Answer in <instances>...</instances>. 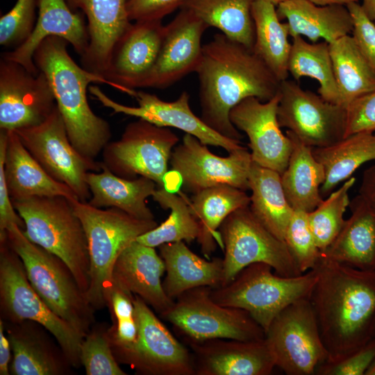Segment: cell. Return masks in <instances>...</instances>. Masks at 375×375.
<instances>
[{
  "instance_id": "6da1fadb",
  "label": "cell",
  "mask_w": 375,
  "mask_h": 375,
  "mask_svg": "<svg viewBox=\"0 0 375 375\" xmlns=\"http://www.w3.org/2000/svg\"><path fill=\"white\" fill-rule=\"evenodd\" d=\"M196 73L201 119L219 134L238 141L243 137L230 121L232 108L248 97L270 100L281 82L253 49L222 33L203 46Z\"/></svg>"
},
{
  "instance_id": "7a4b0ae2",
  "label": "cell",
  "mask_w": 375,
  "mask_h": 375,
  "mask_svg": "<svg viewBox=\"0 0 375 375\" xmlns=\"http://www.w3.org/2000/svg\"><path fill=\"white\" fill-rule=\"evenodd\" d=\"M308 300L328 353L337 361L372 338L375 324V270L343 265L322 256Z\"/></svg>"
},
{
  "instance_id": "3957f363",
  "label": "cell",
  "mask_w": 375,
  "mask_h": 375,
  "mask_svg": "<svg viewBox=\"0 0 375 375\" xmlns=\"http://www.w3.org/2000/svg\"><path fill=\"white\" fill-rule=\"evenodd\" d=\"M68 44L60 37H48L35 50L33 60L49 82L71 143L83 156L95 160L109 142L111 131L108 122L91 109L87 89L92 83L117 87L76 64L68 53Z\"/></svg>"
},
{
  "instance_id": "277c9868",
  "label": "cell",
  "mask_w": 375,
  "mask_h": 375,
  "mask_svg": "<svg viewBox=\"0 0 375 375\" xmlns=\"http://www.w3.org/2000/svg\"><path fill=\"white\" fill-rule=\"evenodd\" d=\"M6 231L35 291L56 315L85 338L95 324V309L72 270L59 257L30 241L17 224L10 225Z\"/></svg>"
},
{
  "instance_id": "5b68a950",
  "label": "cell",
  "mask_w": 375,
  "mask_h": 375,
  "mask_svg": "<svg viewBox=\"0 0 375 375\" xmlns=\"http://www.w3.org/2000/svg\"><path fill=\"white\" fill-rule=\"evenodd\" d=\"M71 201L88 242L90 285L86 297L95 310H101L108 305L112 271L118 256L158 223L136 218L116 208L102 209L78 199Z\"/></svg>"
},
{
  "instance_id": "8992f818",
  "label": "cell",
  "mask_w": 375,
  "mask_h": 375,
  "mask_svg": "<svg viewBox=\"0 0 375 375\" xmlns=\"http://www.w3.org/2000/svg\"><path fill=\"white\" fill-rule=\"evenodd\" d=\"M32 242L62 260L85 294L90 285V256L83 224L71 200L62 196L33 197L12 201Z\"/></svg>"
},
{
  "instance_id": "52a82bcc",
  "label": "cell",
  "mask_w": 375,
  "mask_h": 375,
  "mask_svg": "<svg viewBox=\"0 0 375 375\" xmlns=\"http://www.w3.org/2000/svg\"><path fill=\"white\" fill-rule=\"evenodd\" d=\"M311 269L294 277L282 276L262 262L242 269L228 284L211 290L217 303L248 312L266 332L276 316L290 304L308 298L317 279Z\"/></svg>"
},
{
  "instance_id": "ba28073f",
  "label": "cell",
  "mask_w": 375,
  "mask_h": 375,
  "mask_svg": "<svg viewBox=\"0 0 375 375\" xmlns=\"http://www.w3.org/2000/svg\"><path fill=\"white\" fill-rule=\"evenodd\" d=\"M0 310L4 322L31 320L41 324L53 336L73 367L82 366L80 354L84 337L56 315L35 291L6 233L0 236Z\"/></svg>"
},
{
  "instance_id": "9c48e42d",
  "label": "cell",
  "mask_w": 375,
  "mask_h": 375,
  "mask_svg": "<svg viewBox=\"0 0 375 375\" xmlns=\"http://www.w3.org/2000/svg\"><path fill=\"white\" fill-rule=\"evenodd\" d=\"M211 290L201 286L183 292L160 317L170 322L188 342L265 338V331L248 312L217 303L211 297Z\"/></svg>"
},
{
  "instance_id": "30bf717a",
  "label": "cell",
  "mask_w": 375,
  "mask_h": 375,
  "mask_svg": "<svg viewBox=\"0 0 375 375\" xmlns=\"http://www.w3.org/2000/svg\"><path fill=\"white\" fill-rule=\"evenodd\" d=\"M219 232L224 244V286L247 266L256 262L269 265L277 274H302L284 240L269 231L253 215L249 206L231 213Z\"/></svg>"
},
{
  "instance_id": "8fae6325",
  "label": "cell",
  "mask_w": 375,
  "mask_h": 375,
  "mask_svg": "<svg viewBox=\"0 0 375 375\" xmlns=\"http://www.w3.org/2000/svg\"><path fill=\"white\" fill-rule=\"evenodd\" d=\"M178 141L167 127L138 118L126 126L119 140L106 144L101 163L118 176L147 177L162 188L171 154Z\"/></svg>"
},
{
  "instance_id": "7c38bea8",
  "label": "cell",
  "mask_w": 375,
  "mask_h": 375,
  "mask_svg": "<svg viewBox=\"0 0 375 375\" xmlns=\"http://www.w3.org/2000/svg\"><path fill=\"white\" fill-rule=\"evenodd\" d=\"M276 366L288 375H313L328 360L317 322L308 298L284 308L265 332Z\"/></svg>"
},
{
  "instance_id": "4fadbf2b",
  "label": "cell",
  "mask_w": 375,
  "mask_h": 375,
  "mask_svg": "<svg viewBox=\"0 0 375 375\" xmlns=\"http://www.w3.org/2000/svg\"><path fill=\"white\" fill-rule=\"evenodd\" d=\"M15 131L51 177L69 186L79 201L90 200L91 193L86 181L87 174L100 172L101 162L87 159L74 147L57 106L40 124Z\"/></svg>"
},
{
  "instance_id": "5bb4252c",
  "label": "cell",
  "mask_w": 375,
  "mask_h": 375,
  "mask_svg": "<svg viewBox=\"0 0 375 375\" xmlns=\"http://www.w3.org/2000/svg\"><path fill=\"white\" fill-rule=\"evenodd\" d=\"M135 344L115 353L119 363L144 375H195L193 355L170 333L139 296L134 294Z\"/></svg>"
},
{
  "instance_id": "9a60e30c",
  "label": "cell",
  "mask_w": 375,
  "mask_h": 375,
  "mask_svg": "<svg viewBox=\"0 0 375 375\" xmlns=\"http://www.w3.org/2000/svg\"><path fill=\"white\" fill-rule=\"evenodd\" d=\"M277 117L288 128L312 148L331 146L345 137L347 108L332 103L319 94L306 90L294 81H282Z\"/></svg>"
},
{
  "instance_id": "2e32d148",
  "label": "cell",
  "mask_w": 375,
  "mask_h": 375,
  "mask_svg": "<svg viewBox=\"0 0 375 375\" xmlns=\"http://www.w3.org/2000/svg\"><path fill=\"white\" fill-rule=\"evenodd\" d=\"M252 162L251 152L244 147L220 157L188 133L174 148L169 160L172 171L178 174L185 190L193 194L219 184L249 190Z\"/></svg>"
},
{
  "instance_id": "e0dca14e",
  "label": "cell",
  "mask_w": 375,
  "mask_h": 375,
  "mask_svg": "<svg viewBox=\"0 0 375 375\" xmlns=\"http://www.w3.org/2000/svg\"><path fill=\"white\" fill-rule=\"evenodd\" d=\"M56 103L46 75L33 74L22 65L0 59V129L16 131L37 126Z\"/></svg>"
},
{
  "instance_id": "ac0fdd59",
  "label": "cell",
  "mask_w": 375,
  "mask_h": 375,
  "mask_svg": "<svg viewBox=\"0 0 375 375\" xmlns=\"http://www.w3.org/2000/svg\"><path fill=\"white\" fill-rule=\"evenodd\" d=\"M89 92L113 113H123L146 120L160 127H174L197 138L202 144L220 147L228 153L243 147L241 141L228 138L210 128L190 107L189 94L184 91L173 101H165L156 94L136 91L138 107L121 104L108 97L98 86H89Z\"/></svg>"
},
{
  "instance_id": "d6986e66",
  "label": "cell",
  "mask_w": 375,
  "mask_h": 375,
  "mask_svg": "<svg viewBox=\"0 0 375 375\" xmlns=\"http://www.w3.org/2000/svg\"><path fill=\"white\" fill-rule=\"evenodd\" d=\"M208 28L192 12L181 8L165 26L156 61L137 88H165L196 72L201 60L202 35Z\"/></svg>"
},
{
  "instance_id": "ffe728a7",
  "label": "cell",
  "mask_w": 375,
  "mask_h": 375,
  "mask_svg": "<svg viewBox=\"0 0 375 375\" xmlns=\"http://www.w3.org/2000/svg\"><path fill=\"white\" fill-rule=\"evenodd\" d=\"M279 101V90L265 102L248 97L232 108L229 119L238 130L247 135L253 162L281 174L288 166L292 144L278 121Z\"/></svg>"
},
{
  "instance_id": "44dd1931",
  "label": "cell",
  "mask_w": 375,
  "mask_h": 375,
  "mask_svg": "<svg viewBox=\"0 0 375 375\" xmlns=\"http://www.w3.org/2000/svg\"><path fill=\"white\" fill-rule=\"evenodd\" d=\"M164 31L162 20L131 24L113 48L104 77L134 97L135 89L156 61Z\"/></svg>"
},
{
  "instance_id": "7402d4cb",
  "label": "cell",
  "mask_w": 375,
  "mask_h": 375,
  "mask_svg": "<svg viewBox=\"0 0 375 375\" xmlns=\"http://www.w3.org/2000/svg\"><path fill=\"white\" fill-rule=\"evenodd\" d=\"M188 342L193 351L195 375H269L276 367L265 338Z\"/></svg>"
},
{
  "instance_id": "603a6c76",
  "label": "cell",
  "mask_w": 375,
  "mask_h": 375,
  "mask_svg": "<svg viewBox=\"0 0 375 375\" xmlns=\"http://www.w3.org/2000/svg\"><path fill=\"white\" fill-rule=\"evenodd\" d=\"M38 17L28 38L16 49L1 55L35 75L40 71L33 60L34 53L47 38L57 36L65 40L81 58L86 53L90 42L83 15L74 12L65 0H38Z\"/></svg>"
},
{
  "instance_id": "cb8c5ba5",
  "label": "cell",
  "mask_w": 375,
  "mask_h": 375,
  "mask_svg": "<svg viewBox=\"0 0 375 375\" xmlns=\"http://www.w3.org/2000/svg\"><path fill=\"white\" fill-rule=\"evenodd\" d=\"M12 352V375H65L73 367L58 344L38 322L24 320L4 322Z\"/></svg>"
},
{
  "instance_id": "d4e9b609",
  "label": "cell",
  "mask_w": 375,
  "mask_h": 375,
  "mask_svg": "<svg viewBox=\"0 0 375 375\" xmlns=\"http://www.w3.org/2000/svg\"><path fill=\"white\" fill-rule=\"evenodd\" d=\"M65 1L73 11L81 9L88 19L90 42L86 53L81 58L82 67L104 77L115 45L131 24L128 0Z\"/></svg>"
},
{
  "instance_id": "484cf974",
  "label": "cell",
  "mask_w": 375,
  "mask_h": 375,
  "mask_svg": "<svg viewBox=\"0 0 375 375\" xmlns=\"http://www.w3.org/2000/svg\"><path fill=\"white\" fill-rule=\"evenodd\" d=\"M165 263L154 247L134 241L119 254L112 271V285L139 296L160 316L174 300L165 293L161 277Z\"/></svg>"
},
{
  "instance_id": "4316f807",
  "label": "cell",
  "mask_w": 375,
  "mask_h": 375,
  "mask_svg": "<svg viewBox=\"0 0 375 375\" xmlns=\"http://www.w3.org/2000/svg\"><path fill=\"white\" fill-rule=\"evenodd\" d=\"M4 160L7 190L11 201L33 197L62 196L78 199L67 185L51 177L22 144L15 131H7Z\"/></svg>"
},
{
  "instance_id": "83f0119b",
  "label": "cell",
  "mask_w": 375,
  "mask_h": 375,
  "mask_svg": "<svg viewBox=\"0 0 375 375\" xmlns=\"http://www.w3.org/2000/svg\"><path fill=\"white\" fill-rule=\"evenodd\" d=\"M280 20L286 19L290 35L323 39L331 43L351 35L353 19L344 5L317 6L308 0H285L276 6Z\"/></svg>"
},
{
  "instance_id": "f1b7e54d",
  "label": "cell",
  "mask_w": 375,
  "mask_h": 375,
  "mask_svg": "<svg viewBox=\"0 0 375 375\" xmlns=\"http://www.w3.org/2000/svg\"><path fill=\"white\" fill-rule=\"evenodd\" d=\"M158 247L166 272L162 286L170 299L175 300L183 292L197 287L215 289L222 285V258H201L183 241L165 243Z\"/></svg>"
},
{
  "instance_id": "f546056e",
  "label": "cell",
  "mask_w": 375,
  "mask_h": 375,
  "mask_svg": "<svg viewBox=\"0 0 375 375\" xmlns=\"http://www.w3.org/2000/svg\"><path fill=\"white\" fill-rule=\"evenodd\" d=\"M349 207L351 216L322 254L356 269L375 270V212L358 194L350 201Z\"/></svg>"
},
{
  "instance_id": "4dcf8cb0",
  "label": "cell",
  "mask_w": 375,
  "mask_h": 375,
  "mask_svg": "<svg viewBox=\"0 0 375 375\" xmlns=\"http://www.w3.org/2000/svg\"><path fill=\"white\" fill-rule=\"evenodd\" d=\"M86 181L91 193L88 201L90 205L100 208H116L138 219H154L147 205V199L157 189L153 180L144 176L122 178L101 163V170L89 172Z\"/></svg>"
},
{
  "instance_id": "1f68e13d",
  "label": "cell",
  "mask_w": 375,
  "mask_h": 375,
  "mask_svg": "<svg viewBox=\"0 0 375 375\" xmlns=\"http://www.w3.org/2000/svg\"><path fill=\"white\" fill-rule=\"evenodd\" d=\"M190 210L199 225L197 242L204 257L210 259L217 244L224 250L218 231L224 220L235 210L249 206L250 196L235 187L219 184L205 188L192 197Z\"/></svg>"
},
{
  "instance_id": "d6a6232c",
  "label": "cell",
  "mask_w": 375,
  "mask_h": 375,
  "mask_svg": "<svg viewBox=\"0 0 375 375\" xmlns=\"http://www.w3.org/2000/svg\"><path fill=\"white\" fill-rule=\"evenodd\" d=\"M292 149L288 166L281 174L286 198L294 211L309 212L322 201L320 188L326 178L325 169L312 153V148L303 143L289 131Z\"/></svg>"
},
{
  "instance_id": "836d02e7",
  "label": "cell",
  "mask_w": 375,
  "mask_h": 375,
  "mask_svg": "<svg viewBox=\"0 0 375 375\" xmlns=\"http://www.w3.org/2000/svg\"><path fill=\"white\" fill-rule=\"evenodd\" d=\"M249 185L251 211L269 231L284 240L294 210L285 194L281 174L253 162Z\"/></svg>"
},
{
  "instance_id": "e575fe53",
  "label": "cell",
  "mask_w": 375,
  "mask_h": 375,
  "mask_svg": "<svg viewBox=\"0 0 375 375\" xmlns=\"http://www.w3.org/2000/svg\"><path fill=\"white\" fill-rule=\"evenodd\" d=\"M312 153L324 167L326 178L320 192L327 196L361 165L375 160V132L356 133L331 146L312 148Z\"/></svg>"
},
{
  "instance_id": "d590c367",
  "label": "cell",
  "mask_w": 375,
  "mask_h": 375,
  "mask_svg": "<svg viewBox=\"0 0 375 375\" xmlns=\"http://www.w3.org/2000/svg\"><path fill=\"white\" fill-rule=\"evenodd\" d=\"M255 28L253 51L280 81L288 79L292 43L286 22H281L276 6L269 0H255L252 6Z\"/></svg>"
},
{
  "instance_id": "8d00e7d4",
  "label": "cell",
  "mask_w": 375,
  "mask_h": 375,
  "mask_svg": "<svg viewBox=\"0 0 375 375\" xmlns=\"http://www.w3.org/2000/svg\"><path fill=\"white\" fill-rule=\"evenodd\" d=\"M340 106L347 108L357 99L375 90V72L357 47L351 35L329 43Z\"/></svg>"
},
{
  "instance_id": "74e56055",
  "label": "cell",
  "mask_w": 375,
  "mask_h": 375,
  "mask_svg": "<svg viewBox=\"0 0 375 375\" xmlns=\"http://www.w3.org/2000/svg\"><path fill=\"white\" fill-rule=\"evenodd\" d=\"M254 1L185 0L181 8L192 12L208 27H215L228 38L253 49L255 28L251 10Z\"/></svg>"
},
{
  "instance_id": "f35d334b",
  "label": "cell",
  "mask_w": 375,
  "mask_h": 375,
  "mask_svg": "<svg viewBox=\"0 0 375 375\" xmlns=\"http://www.w3.org/2000/svg\"><path fill=\"white\" fill-rule=\"evenodd\" d=\"M288 72L295 81L302 77L315 79L319 85L318 94L327 101L340 106L329 44L326 42H308L302 36L293 37Z\"/></svg>"
},
{
  "instance_id": "ab89813d",
  "label": "cell",
  "mask_w": 375,
  "mask_h": 375,
  "mask_svg": "<svg viewBox=\"0 0 375 375\" xmlns=\"http://www.w3.org/2000/svg\"><path fill=\"white\" fill-rule=\"evenodd\" d=\"M152 199L162 208L169 209L170 214L165 222L139 236L136 241L155 248L165 243L180 241L190 243L197 239L199 225L188 200L164 188H157Z\"/></svg>"
},
{
  "instance_id": "60d3db41",
  "label": "cell",
  "mask_w": 375,
  "mask_h": 375,
  "mask_svg": "<svg viewBox=\"0 0 375 375\" xmlns=\"http://www.w3.org/2000/svg\"><path fill=\"white\" fill-rule=\"evenodd\" d=\"M356 181L355 177L349 178L313 210L307 212L310 231L322 253L331 245L344 225V215L351 201L349 192Z\"/></svg>"
},
{
  "instance_id": "b9f144b4",
  "label": "cell",
  "mask_w": 375,
  "mask_h": 375,
  "mask_svg": "<svg viewBox=\"0 0 375 375\" xmlns=\"http://www.w3.org/2000/svg\"><path fill=\"white\" fill-rule=\"evenodd\" d=\"M108 326L94 324L83 338L80 358L87 375H126L112 353Z\"/></svg>"
},
{
  "instance_id": "7bdbcfd3",
  "label": "cell",
  "mask_w": 375,
  "mask_h": 375,
  "mask_svg": "<svg viewBox=\"0 0 375 375\" xmlns=\"http://www.w3.org/2000/svg\"><path fill=\"white\" fill-rule=\"evenodd\" d=\"M284 241L302 274L316 267L322 257V252L310 231L307 212L294 211Z\"/></svg>"
},
{
  "instance_id": "ee69618b",
  "label": "cell",
  "mask_w": 375,
  "mask_h": 375,
  "mask_svg": "<svg viewBox=\"0 0 375 375\" xmlns=\"http://www.w3.org/2000/svg\"><path fill=\"white\" fill-rule=\"evenodd\" d=\"M36 2L37 0H17L12 8L1 17V46L15 49L28 38L35 25Z\"/></svg>"
},
{
  "instance_id": "f6af8a7d",
  "label": "cell",
  "mask_w": 375,
  "mask_h": 375,
  "mask_svg": "<svg viewBox=\"0 0 375 375\" xmlns=\"http://www.w3.org/2000/svg\"><path fill=\"white\" fill-rule=\"evenodd\" d=\"M375 358V338L358 350L337 361L319 365L316 375H365Z\"/></svg>"
},
{
  "instance_id": "bcb514c9",
  "label": "cell",
  "mask_w": 375,
  "mask_h": 375,
  "mask_svg": "<svg viewBox=\"0 0 375 375\" xmlns=\"http://www.w3.org/2000/svg\"><path fill=\"white\" fill-rule=\"evenodd\" d=\"M346 6L353 19L351 35L361 54L375 72V24L366 16L358 2Z\"/></svg>"
},
{
  "instance_id": "7dc6e473",
  "label": "cell",
  "mask_w": 375,
  "mask_h": 375,
  "mask_svg": "<svg viewBox=\"0 0 375 375\" xmlns=\"http://www.w3.org/2000/svg\"><path fill=\"white\" fill-rule=\"evenodd\" d=\"M363 131L375 132V90L357 99L347 108L345 137Z\"/></svg>"
},
{
  "instance_id": "c3c4849f",
  "label": "cell",
  "mask_w": 375,
  "mask_h": 375,
  "mask_svg": "<svg viewBox=\"0 0 375 375\" xmlns=\"http://www.w3.org/2000/svg\"><path fill=\"white\" fill-rule=\"evenodd\" d=\"M7 131H0V235L6 233L8 227L17 224L23 231L25 224L13 206L7 190L4 160L7 146Z\"/></svg>"
},
{
  "instance_id": "681fc988",
  "label": "cell",
  "mask_w": 375,
  "mask_h": 375,
  "mask_svg": "<svg viewBox=\"0 0 375 375\" xmlns=\"http://www.w3.org/2000/svg\"><path fill=\"white\" fill-rule=\"evenodd\" d=\"M185 0H128L127 12L130 21L162 20L181 8Z\"/></svg>"
},
{
  "instance_id": "f907efd6",
  "label": "cell",
  "mask_w": 375,
  "mask_h": 375,
  "mask_svg": "<svg viewBox=\"0 0 375 375\" xmlns=\"http://www.w3.org/2000/svg\"><path fill=\"white\" fill-rule=\"evenodd\" d=\"M133 296V294L126 292L117 285H112L108 307L110 309L113 322L119 319L134 317Z\"/></svg>"
},
{
  "instance_id": "816d5d0a",
  "label": "cell",
  "mask_w": 375,
  "mask_h": 375,
  "mask_svg": "<svg viewBox=\"0 0 375 375\" xmlns=\"http://www.w3.org/2000/svg\"><path fill=\"white\" fill-rule=\"evenodd\" d=\"M358 195L375 212V165L363 172Z\"/></svg>"
},
{
  "instance_id": "f5cc1de1",
  "label": "cell",
  "mask_w": 375,
  "mask_h": 375,
  "mask_svg": "<svg viewBox=\"0 0 375 375\" xmlns=\"http://www.w3.org/2000/svg\"><path fill=\"white\" fill-rule=\"evenodd\" d=\"M4 331L3 322L0 319V374L9 375V363L11 362L10 351L12 349L9 340Z\"/></svg>"
},
{
  "instance_id": "db71d44e",
  "label": "cell",
  "mask_w": 375,
  "mask_h": 375,
  "mask_svg": "<svg viewBox=\"0 0 375 375\" xmlns=\"http://www.w3.org/2000/svg\"><path fill=\"white\" fill-rule=\"evenodd\" d=\"M360 5L366 16L372 21H375V0H362Z\"/></svg>"
},
{
  "instance_id": "11a10c76",
  "label": "cell",
  "mask_w": 375,
  "mask_h": 375,
  "mask_svg": "<svg viewBox=\"0 0 375 375\" xmlns=\"http://www.w3.org/2000/svg\"><path fill=\"white\" fill-rule=\"evenodd\" d=\"M310 2L317 6H328V5H347L352 2H358L359 0H308Z\"/></svg>"
},
{
  "instance_id": "9f6ffc18",
  "label": "cell",
  "mask_w": 375,
  "mask_h": 375,
  "mask_svg": "<svg viewBox=\"0 0 375 375\" xmlns=\"http://www.w3.org/2000/svg\"><path fill=\"white\" fill-rule=\"evenodd\" d=\"M365 375H375V358H374Z\"/></svg>"
},
{
  "instance_id": "6f0895ef",
  "label": "cell",
  "mask_w": 375,
  "mask_h": 375,
  "mask_svg": "<svg viewBox=\"0 0 375 375\" xmlns=\"http://www.w3.org/2000/svg\"><path fill=\"white\" fill-rule=\"evenodd\" d=\"M269 1H272L273 3L277 6L278 3H280L282 1H284L285 0H269Z\"/></svg>"
},
{
  "instance_id": "680465c9",
  "label": "cell",
  "mask_w": 375,
  "mask_h": 375,
  "mask_svg": "<svg viewBox=\"0 0 375 375\" xmlns=\"http://www.w3.org/2000/svg\"><path fill=\"white\" fill-rule=\"evenodd\" d=\"M373 338H375V324H374V329H373Z\"/></svg>"
}]
</instances>
